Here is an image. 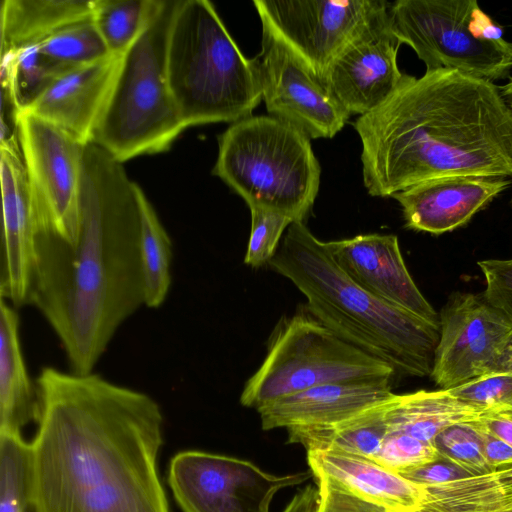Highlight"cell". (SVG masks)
Returning <instances> with one entry per match:
<instances>
[{"mask_svg": "<svg viewBox=\"0 0 512 512\" xmlns=\"http://www.w3.org/2000/svg\"><path fill=\"white\" fill-rule=\"evenodd\" d=\"M31 442L37 512H170L158 472L164 418L141 391L44 367Z\"/></svg>", "mask_w": 512, "mask_h": 512, "instance_id": "cell-1", "label": "cell"}, {"mask_svg": "<svg viewBox=\"0 0 512 512\" xmlns=\"http://www.w3.org/2000/svg\"><path fill=\"white\" fill-rule=\"evenodd\" d=\"M139 187L122 162L89 142L76 242L35 234L29 304L55 332L70 372L92 373L119 327L144 305Z\"/></svg>", "mask_w": 512, "mask_h": 512, "instance_id": "cell-2", "label": "cell"}, {"mask_svg": "<svg viewBox=\"0 0 512 512\" xmlns=\"http://www.w3.org/2000/svg\"><path fill=\"white\" fill-rule=\"evenodd\" d=\"M353 126L371 196L441 177H512V114L488 80L449 69L406 74Z\"/></svg>", "mask_w": 512, "mask_h": 512, "instance_id": "cell-3", "label": "cell"}, {"mask_svg": "<svg viewBox=\"0 0 512 512\" xmlns=\"http://www.w3.org/2000/svg\"><path fill=\"white\" fill-rule=\"evenodd\" d=\"M269 267L306 297V309L340 338L390 365L396 376L432 373L439 325L363 289L338 265L326 243L292 223Z\"/></svg>", "mask_w": 512, "mask_h": 512, "instance_id": "cell-4", "label": "cell"}, {"mask_svg": "<svg viewBox=\"0 0 512 512\" xmlns=\"http://www.w3.org/2000/svg\"><path fill=\"white\" fill-rule=\"evenodd\" d=\"M167 75L185 126L237 122L262 100L257 57L247 58L207 0H178L167 42Z\"/></svg>", "mask_w": 512, "mask_h": 512, "instance_id": "cell-5", "label": "cell"}, {"mask_svg": "<svg viewBox=\"0 0 512 512\" xmlns=\"http://www.w3.org/2000/svg\"><path fill=\"white\" fill-rule=\"evenodd\" d=\"M178 0H158L148 23L122 54L90 142L120 162L166 151L185 130L167 75V42Z\"/></svg>", "mask_w": 512, "mask_h": 512, "instance_id": "cell-6", "label": "cell"}, {"mask_svg": "<svg viewBox=\"0 0 512 512\" xmlns=\"http://www.w3.org/2000/svg\"><path fill=\"white\" fill-rule=\"evenodd\" d=\"M213 174L247 203L302 222L317 197L321 167L310 138L270 115L232 123L218 138Z\"/></svg>", "mask_w": 512, "mask_h": 512, "instance_id": "cell-7", "label": "cell"}, {"mask_svg": "<svg viewBox=\"0 0 512 512\" xmlns=\"http://www.w3.org/2000/svg\"><path fill=\"white\" fill-rule=\"evenodd\" d=\"M395 377L390 365L340 338L305 307L278 321L262 364L243 387L240 403L258 410L323 384Z\"/></svg>", "mask_w": 512, "mask_h": 512, "instance_id": "cell-8", "label": "cell"}, {"mask_svg": "<svg viewBox=\"0 0 512 512\" xmlns=\"http://www.w3.org/2000/svg\"><path fill=\"white\" fill-rule=\"evenodd\" d=\"M389 22L426 71L449 69L493 82L512 68V43L476 0H397Z\"/></svg>", "mask_w": 512, "mask_h": 512, "instance_id": "cell-9", "label": "cell"}, {"mask_svg": "<svg viewBox=\"0 0 512 512\" xmlns=\"http://www.w3.org/2000/svg\"><path fill=\"white\" fill-rule=\"evenodd\" d=\"M18 137L29 182L36 232L49 231L73 244L80 219L83 143L28 112L18 116Z\"/></svg>", "mask_w": 512, "mask_h": 512, "instance_id": "cell-10", "label": "cell"}, {"mask_svg": "<svg viewBox=\"0 0 512 512\" xmlns=\"http://www.w3.org/2000/svg\"><path fill=\"white\" fill-rule=\"evenodd\" d=\"M312 476L274 475L243 459L189 450L171 459L168 483L183 512H270L280 490Z\"/></svg>", "mask_w": 512, "mask_h": 512, "instance_id": "cell-11", "label": "cell"}, {"mask_svg": "<svg viewBox=\"0 0 512 512\" xmlns=\"http://www.w3.org/2000/svg\"><path fill=\"white\" fill-rule=\"evenodd\" d=\"M267 27L323 79L332 60L372 22L388 12L384 0H254Z\"/></svg>", "mask_w": 512, "mask_h": 512, "instance_id": "cell-12", "label": "cell"}, {"mask_svg": "<svg viewBox=\"0 0 512 512\" xmlns=\"http://www.w3.org/2000/svg\"><path fill=\"white\" fill-rule=\"evenodd\" d=\"M261 47L257 59L262 100L269 115L310 139L333 138L340 132L351 115L311 66L264 26Z\"/></svg>", "mask_w": 512, "mask_h": 512, "instance_id": "cell-13", "label": "cell"}, {"mask_svg": "<svg viewBox=\"0 0 512 512\" xmlns=\"http://www.w3.org/2000/svg\"><path fill=\"white\" fill-rule=\"evenodd\" d=\"M440 337L431 377L449 390L491 375L512 335V323L481 295L455 292L439 315Z\"/></svg>", "mask_w": 512, "mask_h": 512, "instance_id": "cell-14", "label": "cell"}, {"mask_svg": "<svg viewBox=\"0 0 512 512\" xmlns=\"http://www.w3.org/2000/svg\"><path fill=\"white\" fill-rule=\"evenodd\" d=\"M400 45L391 30L388 10L329 64L323 80L350 115L375 110L397 90L406 75L397 63Z\"/></svg>", "mask_w": 512, "mask_h": 512, "instance_id": "cell-15", "label": "cell"}, {"mask_svg": "<svg viewBox=\"0 0 512 512\" xmlns=\"http://www.w3.org/2000/svg\"><path fill=\"white\" fill-rule=\"evenodd\" d=\"M2 265L0 297L19 308L29 304L36 224L19 140L0 144Z\"/></svg>", "mask_w": 512, "mask_h": 512, "instance_id": "cell-16", "label": "cell"}, {"mask_svg": "<svg viewBox=\"0 0 512 512\" xmlns=\"http://www.w3.org/2000/svg\"><path fill=\"white\" fill-rule=\"evenodd\" d=\"M325 243L338 265L363 289L439 325V314L422 295L406 267L396 235L361 234Z\"/></svg>", "mask_w": 512, "mask_h": 512, "instance_id": "cell-17", "label": "cell"}, {"mask_svg": "<svg viewBox=\"0 0 512 512\" xmlns=\"http://www.w3.org/2000/svg\"><path fill=\"white\" fill-rule=\"evenodd\" d=\"M510 184L504 177L450 176L421 182L392 197L401 206L407 228L439 235L467 224Z\"/></svg>", "mask_w": 512, "mask_h": 512, "instance_id": "cell-18", "label": "cell"}, {"mask_svg": "<svg viewBox=\"0 0 512 512\" xmlns=\"http://www.w3.org/2000/svg\"><path fill=\"white\" fill-rule=\"evenodd\" d=\"M122 55L72 67L60 75L24 111L89 143L110 93Z\"/></svg>", "mask_w": 512, "mask_h": 512, "instance_id": "cell-19", "label": "cell"}, {"mask_svg": "<svg viewBox=\"0 0 512 512\" xmlns=\"http://www.w3.org/2000/svg\"><path fill=\"white\" fill-rule=\"evenodd\" d=\"M392 394V380L329 383L278 398L257 411L263 430L325 426L384 402Z\"/></svg>", "mask_w": 512, "mask_h": 512, "instance_id": "cell-20", "label": "cell"}, {"mask_svg": "<svg viewBox=\"0 0 512 512\" xmlns=\"http://www.w3.org/2000/svg\"><path fill=\"white\" fill-rule=\"evenodd\" d=\"M313 476L326 475L390 512H416L422 487L373 459L335 451H307Z\"/></svg>", "mask_w": 512, "mask_h": 512, "instance_id": "cell-21", "label": "cell"}, {"mask_svg": "<svg viewBox=\"0 0 512 512\" xmlns=\"http://www.w3.org/2000/svg\"><path fill=\"white\" fill-rule=\"evenodd\" d=\"M19 315L0 297V433H21L37 423L40 403L28 375L19 336Z\"/></svg>", "mask_w": 512, "mask_h": 512, "instance_id": "cell-22", "label": "cell"}, {"mask_svg": "<svg viewBox=\"0 0 512 512\" xmlns=\"http://www.w3.org/2000/svg\"><path fill=\"white\" fill-rule=\"evenodd\" d=\"M490 412L496 411L463 401L444 389L393 393L385 401L388 432L432 443L446 428L478 420Z\"/></svg>", "mask_w": 512, "mask_h": 512, "instance_id": "cell-23", "label": "cell"}, {"mask_svg": "<svg viewBox=\"0 0 512 512\" xmlns=\"http://www.w3.org/2000/svg\"><path fill=\"white\" fill-rule=\"evenodd\" d=\"M91 16L92 0H2L0 54L39 43Z\"/></svg>", "mask_w": 512, "mask_h": 512, "instance_id": "cell-24", "label": "cell"}, {"mask_svg": "<svg viewBox=\"0 0 512 512\" xmlns=\"http://www.w3.org/2000/svg\"><path fill=\"white\" fill-rule=\"evenodd\" d=\"M385 401L336 424L288 428V442L374 459L388 433Z\"/></svg>", "mask_w": 512, "mask_h": 512, "instance_id": "cell-25", "label": "cell"}, {"mask_svg": "<svg viewBox=\"0 0 512 512\" xmlns=\"http://www.w3.org/2000/svg\"><path fill=\"white\" fill-rule=\"evenodd\" d=\"M139 250L144 283V305L159 308L171 286L172 243L153 205L139 187Z\"/></svg>", "mask_w": 512, "mask_h": 512, "instance_id": "cell-26", "label": "cell"}, {"mask_svg": "<svg viewBox=\"0 0 512 512\" xmlns=\"http://www.w3.org/2000/svg\"><path fill=\"white\" fill-rule=\"evenodd\" d=\"M1 55V90L14 100L19 112L27 109L65 70L69 69L43 54L36 44Z\"/></svg>", "mask_w": 512, "mask_h": 512, "instance_id": "cell-27", "label": "cell"}, {"mask_svg": "<svg viewBox=\"0 0 512 512\" xmlns=\"http://www.w3.org/2000/svg\"><path fill=\"white\" fill-rule=\"evenodd\" d=\"M158 0H92V19L113 55H122L141 34Z\"/></svg>", "mask_w": 512, "mask_h": 512, "instance_id": "cell-28", "label": "cell"}, {"mask_svg": "<svg viewBox=\"0 0 512 512\" xmlns=\"http://www.w3.org/2000/svg\"><path fill=\"white\" fill-rule=\"evenodd\" d=\"M33 482L31 442L21 433H0V512H25Z\"/></svg>", "mask_w": 512, "mask_h": 512, "instance_id": "cell-29", "label": "cell"}, {"mask_svg": "<svg viewBox=\"0 0 512 512\" xmlns=\"http://www.w3.org/2000/svg\"><path fill=\"white\" fill-rule=\"evenodd\" d=\"M38 46L43 54L69 68L112 55L92 16L59 29L39 42Z\"/></svg>", "mask_w": 512, "mask_h": 512, "instance_id": "cell-30", "label": "cell"}, {"mask_svg": "<svg viewBox=\"0 0 512 512\" xmlns=\"http://www.w3.org/2000/svg\"><path fill=\"white\" fill-rule=\"evenodd\" d=\"M460 512H512V465L466 479Z\"/></svg>", "mask_w": 512, "mask_h": 512, "instance_id": "cell-31", "label": "cell"}, {"mask_svg": "<svg viewBox=\"0 0 512 512\" xmlns=\"http://www.w3.org/2000/svg\"><path fill=\"white\" fill-rule=\"evenodd\" d=\"M438 454L473 475L492 471L487 463L482 440L473 421L450 426L433 441Z\"/></svg>", "mask_w": 512, "mask_h": 512, "instance_id": "cell-32", "label": "cell"}, {"mask_svg": "<svg viewBox=\"0 0 512 512\" xmlns=\"http://www.w3.org/2000/svg\"><path fill=\"white\" fill-rule=\"evenodd\" d=\"M249 209L251 227L244 263L259 268L268 264L274 257L285 229L294 222L288 216L270 209Z\"/></svg>", "mask_w": 512, "mask_h": 512, "instance_id": "cell-33", "label": "cell"}, {"mask_svg": "<svg viewBox=\"0 0 512 512\" xmlns=\"http://www.w3.org/2000/svg\"><path fill=\"white\" fill-rule=\"evenodd\" d=\"M440 457L434 444L407 434L388 432L373 460L397 472L433 462Z\"/></svg>", "mask_w": 512, "mask_h": 512, "instance_id": "cell-34", "label": "cell"}, {"mask_svg": "<svg viewBox=\"0 0 512 512\" xmlns=\"http://www.w3.org/2000/svg\"><path fill=\"white\" fill-rule=\"evenodd\" d=\"M459 399L496 412L512 410V374H491L448 390Z\"/></svg>", "mask_w": 512, "mask_h": 512, "instance_id": "cell-35", "label": "cell"}, {"mask_svg": "<svg viewBox=\"0 0 512 512\" xmlns=\"http://www.w3.org/2000/svg\"><path fill=\"white\" fill-rule=\"evenodd\" d=\"M486 287L484 298L512 323V258L478 262Z\"/></svg>", "mask_w": 512, "mask_h": 512, "instance_id": "cell-36", "label": "cell"}, {"mask_svg": "<svg viewBox=\"0 0 512 512\" xmlns=\"http://www.w3.org/2000/svg\"><path fill=\"white\" fill-rule=\"evenodd\" d=\"M319 489L316 512H390L357 495L340 482L326 476H315Z\"/></svg>", "mask_w": 512, "mask_h": 512, "instance_id": "cell-37", "label": "cell"}, {"mask_svg": "<svg viewBox=\"0 0 512 512\" xmlns=\"http://www.w3.org/2000/svg\"><path fill=\"white\" fill-rule=\"evenodd\" d=\"M399 474L421 487L436 486L473 476L469 471L441 456L433 462Z\"/></svg>", "mask_w": 512, "mask_h": 512, "instance_id": "cell-38", "label": "cell"}, {"mask_svg": "<svg viewBox=\"0 0 512 512\" xmlns=\"http://www.w3.org/2000/svg\"><path fill=\"white\" fill-rule=\"evenodd\" d=\"M479 420V419H478ZM478 420L473 421L478 429L485 459L492 470L512 465V446L487 431Z\"/></svg>", "mask_w": 512, "mask_h": 512, "instance_id": "cell-39", "label": "cell"}, {"mask_svg": "<svg viewBox=\"0 0 512 512\" xmlns=\"http://www.w3.org/2000/svg\"><path fill=\"white\" fill-rule=\"evenodd\" d=\"M478 421L487 431L512 446L511 418L499 412H490Z\"/></svg>", "mask_w": 512, "mask_h": 512, "instance_id": "cell-40", "label": "cell"}, {"mask_svg": "<svg viewBox=\"0 0 512 512\" xmlns=\"http://www.w3.org/2000/svg\"><path fill=\"white\" fill-rule=\"evenodd\" d=\"M319 504V489L308 485L299 490L282 512H316Z\"/></svg>", "mask_w": 512, "mask_h": 512, "instance_id": "cell-41", "label": "cell"}, {"mask_svg": "<svg viewBox=\"0 0 512 512\" xmlns=\"http://www.w3.org/2000/svg\"><path fill=\"white\" fill-rule=\"evenodd\" d=\"M492 374H512V335L503 348Z\"/></svg>", "mask_w": 512, "mask_h": 512, "instance_id": "cell-42", "label": "cell"}, {"mask_svg": "<svg viewBox=\"0 0 512 512\" xmlns=\"http://www.w3.org/2000/svg\"><path fill=\"white\" fill-rule=\"evenodd\" d=\"M499 90L503 102L512 114V77L505 85L499 87Z\"/></svg>", "mask_w": 512, "mask_h": 512, "instance_id": "cell-43", "label": "cell"}, {"mask_svg": "<svg viewBox=\"0 0 512 512\" xmlns=\"http://www.w3.org/2000/svg\"><path fill=\"white\" fill-rule=\"evenodd\" d=\"M25 512H37L33 502L31 504H29V506L26 508Z\"/></svg>", "mask_w": 512, "mask_h": 512, "instance_id": "cell-44", "label": "cell"}, {"mask_svg": "<svg viewBox=\"0 0 512 512\" xmlns=\"http://www.w3.org/2000/svg\"><path fill=\"white\" fill-rule=\"evenodd\" d=\"M499 413L512 419V410L500 411Z\"/></svg>", "mask_w": 512, "mask_h": 512, "instance_id": "cell-45", "label": "cell"}]
</instances>
